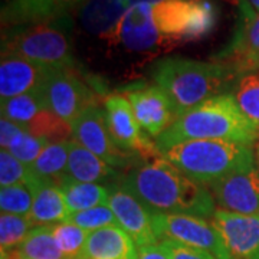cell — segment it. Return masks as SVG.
Returning <instances> with one entry per match:
<instances>
[{
  "instance_id": "cell-1",
  "label": "cell",
  "mask_w": 259,
  "mask_h": 259,
  "mask_svg": "<svg viewBox=\"0 0 259 259\" xmlns=\"http://www.w3.org/2000/svg\"><path fill=\"white\" fill-rule=\"evenodd\" d=\"M216 16L209 0L143 2L133 6L105 39L131 52L168 51L207 36Z\"/></svg>"
},
{
  "instance_id": "cell-2",
  "label": "cell",
  "mask_w": 259,
  "mask_h": 259,
  "mask_svg": "<svg viewBox=\"0 0 259 259\" xmlns=\"http://www.w3.org/2000/svg\"><path fill=\"white\" fill-rule=\"evenodd\" d=\"M122 189L137 197L151 213H182L212 219L210 190L185 176L161 154L146 160L121 180Z\"/></svg>"
},
{
  "instance_id": "cell-3",
  "label": "cell",
  "mask_w": 259,
  "mask_h": 259,
  "mask_svg": "<svg viewBox=\"0 0 259 259\" xmlns=\"http://www.w3.org/2000/svg\"><path fill=\"white\" fill-rule=\"evenodd\" d=\"M259 130L241 111L232 95H218L177 118L156 140L158 151L190 140H223L252 146Z\"/></svg>"
},
{
  "instance_id": "cell-4",
  "label": "cell",
  "mask_w": 259,
  "mask_h": 259,
  "mask_svg": "<svg viewBox=\"0 0 259 259\" xmlns=\"http://www.w3.org/2000/svg\"><path fill=\"white\" fill-rule=\"evenodd\" d=\"M151 74L156 85L170 97L177 118L202 102L222 95L236 81L235 72L226 65L182 56L160 59L153 65Z\"/></svg>"
},
{
  "instance_id": "cell-5",
  "label": "cell",
  "mask_w": 259,
  "mask_h": 259,
  "mask_svg": "<svg viewBox=\"0 0 259 259\" xmlns=\"http://www.w3.org/2000/svg\"><path fill=\"white\" fill-rule=\"evenodd\" d=\"M185 176L209 186L238 170L255 166L250 146L223 140H190L161 153Z\"/></svg>"
},
{
  "instance_id": "cell-6",
  "label": "cell",
  "mask_w": 259,
  "mask_h": 259,
  "mask_svg": "<svg viewBox=\"0 0 259 259\" xmlns=\"http://www.w3.org/2000/svg\"><path fill=\"white\" fill-rule=\"evenodd\" d=\"M2 56H16L48 68H75L68 33L56 22L8 29L2 36Z\"/></svg>"
},
{
  "instance_id": "cell-7",
  "label": "cell",
  "mask_w": 259,
  "mask_h": 259,
  "mask_svg": "<svg viewBox=\"0 0 259 259\" xmlns=\"http://www.w3.org/2000/svg\"><path fill=\"white\" fill-rule=\"evenodd\" d=\"M42 97L47 110L69 125L97 105L93 90L71 68H51Z\"/></svg>"
},
{
  "instance_id": "cell-8",
  "label": "cell",
  "mask_w": 259,
  "mask_h": 259,
  "mask_svg": "<svg viewBox=\"0 0 259 259\" xmlns=\"http://www.w3.org/2000/svg\"><path fill=\"white\" fill-rule=\"evenodd\" d=\"M153 228L158 241L171 239L207 250L216 259H229L212 222L203 218L182 213H153Z\"/></svg>"
},
{
  "instance_id": "cell-9",
  "label": "cell",
  "mask_w": 259,
  "mask_h": 259,
  "mask_svg": "<svg viewBox=\"0 0 259 259\" xmlns=\"http://www.w3.org/2000/svg\"><path fill=\"white\" fill-rule=\"evenodd\" d=\"M72 140L102 158L111 167L128 166L134 161L136 153L121 150L111 137L107 125L105 111L94 105L71 124Z\"/></svg>"
},
{
  "instance_id": "cell-10",
  "label": "cell",
  "mask_w": 259,
  "mask_h": 259,
  "mask_svg": "<svg viewBox=\"0 0 259 259\" xmlns=\"http://www.w3.org/2000/svg\"><path fill=\"white\" fill-rule=\"evenodd\" d=\"M105 120L111 133L114 143L124 151L136 153L143 156L144 160H150L160 156L156 144H153L147 136L143 134L139 121L134 115L131 104L125 97L110 95L104 101Z\"/></svg>"
},
{
  "instance_id": "cell-11",
  "label": "cell",
  "mask_w": 259,
  "mask_h": 259,
  "mask_svg": "<svg viewBox=\"0 0 259 259\" xmlns=\"http://www.w3.org/2000/svg\"><path fill=\"white\" fill-rule=\"evenodd\" d=\"M210 222L229 259H250L259 253V213L242 214L216 209Z\"/></svg>"
},
{
  "instance_id": "cell-12",
  "label": "cell",
  "mask_w": 259,
  "mask_h": 259,
  "mask_svg": "<svg viewBox=\"0 0 259 259\" xmlns=\"http://www.w3.org/2000/svg\"><path fill=\"white\" fill-rule=\"evenodd\" d=\"M216 203L223 210L242 214L259 213V168L233 171L209 185Z\"/></svg>"
},
{
  "instance_id": "cell-13",
  "label": "cell",
  "mask_w": 259,
  "mask_h": 259,
  "mask_svg": "<svg viewBox=\"0 0 259 259\" xmlns=\"http://www.w3.org/2000/svg\"><path fill=\"white\" fill-rule=\"evenodd\" d=\"M125 98L131 104L141 130L150 137L158 139L177 120L170 97L157 85L130 88Z\"/></svg>"
},
{
  "instance_id": "cell-14",
  "label": "cell",
  "mask_w": 259,
  "mask_h": 259,
  "mask_svg": "<svg viewBox=\"0 0 259 259\" xmlns=\"http://www.w3.org/2000/svg\"><path fill=\"white\" fill-rule=\"evenodd\" d=\"M242 19L228 47L213 56V62L229 66L236 78L259 68V13L242 3Z\"/></svg>"
},
{
  "instance_id": "cell-15",
  "label": "cell",
  "mask_w": 259,
  "mask_h": 259,
  "mask_svg": "<svg viewBox=\"0 0 259 259\" xmlns=\"http://www.w3.org/2000/svg\"><path fill=\"white\" fill-rule=\"evenodd\" d=\"M88 0H6L2 5L3 28H18L36 23L58 22Z\"/></svg>"
},
{
  "instance_id": "cell-16",
  "label": "cell",
  "mask_w": 259,
  "mask_h": 259,
  "mask_svg": "<svg viewBox=\"0 0 259 259\" xmlns=\"http://www.w3.org/2000/svg\"><path fill=\"white\" fill-rule=\"evenodd\" d=\"M108 206L117 219V225L133 238L139 249L157 245L158 239L153 228V213L137 197L122 187L112 189Z\"/></svg>"
},
{
  "instance_id": "cell-17",
  "label": "cell",
  "mask_w": 259,
  "mask_h": 259,
  "mask_svg": "<svg viewBox=\"0 0 259 259\" xmlns=\"http://www.w3.org/2000/svg\"><path fill=\"white\" fill-rule=\"evenodd\" d=\"M51 68L16 56H2L0 97L9 100L18 95L42 93Z\"/></svg>"
},
{
  "instance_id": "cell-18",
  "label": "cell",
  "mask_w": 259,
  "mask_h": 259,
  "mask_svg": "<svg viewBox=\"0 0 259 259\" xmlns=\"http://www.w3.org/2000/svg\"><path fill=\"white\" fill-rule=\"evenodd\" d=\"M76 259H139V246L118 225L90 232Z\"/></svg>"
},
{
  "instance_id": "cell-19",
  "label": "cell",
  "mask_w": 259,
  "mask_h": 259,
  "mask_svg": "<svg viewBox=\"0 0 259 259\" xmlns=\"http://www.w3.org/2000/svg\"><path fill=\"white\" fill-rule=\"evenodd\" d=\"M29 183L33 190V204L29 214L33 225H58L69 219L71 210L54 180L30 177Z\"/></svg>"
},
{
  "instance_id": "cell-20",
  "label": "cell",
  "mask_w": 259,
  "mask_h": 259,
  "mask_svg": "<svg viewBox=\"0 0 259 259\" xmlns=\"http://www.w3.org/2000/svg\"><path fill=\"white\" fill-rule=\"evenodd\" d=\"M153 0H88L79 12L82 26L94 35L105 37L133 6Z\"/></svg>"
},
{
  "instance_id": "cell-21",
  "label": "cell",
  "mask_w": 259,
  "mask_h": 259,
  "mask_svg": "<svg viewBox=\"0 0 259 259\" xmlns=\"http://www.w3.org/2000/svg\"><path fill=\"white\" fill-rule=\"evenodd\" d=\"M114 175V167L107 164L102 158L82 147L75 140H69V157L65 177L82 183H98Z\"/></svg>"
},
{
  "instance_id": "cell-22",
  "label": "cell",
  "mask_w": 259,
  "mask_h": 259,
  "mask_svg": "<svg viewBox=\"0 0 259 259\" xmlns=\"http://www.w3.org/2000/svg\"><path fill=\"white\" fill-rule=\"evenodd\" d=\"M2 259H66L54 236V225L32 228L15 252H2Z\"/></svg>"
},
{
  "instance_id": "cell-23",
  "label": "cell",
  "mask_w": 259,
  "mask_h": 259,
  "mask_svg": "<svg viewBox=\"0 0 259 259\" xmlns=\"http://www.w3.org/2000/svg\"><path fill=\"white\" fill-rule=\"evenodd\" d=\"M55 183L62 190L71 213L108 204L110 192L100 183L75 182L65 176L56 179Z\"/></svg>"
},
{
  "instance_id": "cell-24",
  "label": "cell",
  "mask_w": 259,
  "mask_h": 259,
  "mask_svg": "<svg viewBox=\"0 0 259 259\" xmlns=\"http://www.w3.org/2000/svg\"><path fill=\"white\" fill-rule=\"evenodd\" d=\"M69 157V141H56L51 143L40 156L32 163L29 168L30 177L54 180L62 177L66 171Z\"/></svg>"
},
{
  "instance_id": "cell-25",
  "label": "cell",
  "mask_w": 259,
  "mask_h": 259,
  "mask_svg": "<svg viewBox=\"0 0 259 259\" xmlns=\"http://www.w3.org/2000/svg\"><path fill=\"white\" fill-rule=\"evenodd\" d=\"M44 110H47V107L42 93L23 94L9 100H2V117L23 130Z\"/></svg>"
},
{
  "instance_id": "cell-26",
  "label": "cell",
  "mask_w": 259,
  "mask_h": 259,
  "mask_svg": "<svg viewBox=\"0 0 259 259\" xmlns=\"http://www.w3.org/2000/svg\"><path fill=\"white\" fill-rule=\"evenodd\" d=\"M233 98L245 117L259 130V68L236 78Z\"/></svg>"
},
{
  "instance_id": "cell-27",
  "label": "cell",
  "mask_w": 259,
  "mask_h": 259,
  "mask_svg": "<svg viewBox=\"0 0 259 259\" xmlns=\"http://www.w3.org/2000/svg\"><path fill=\"white\" fill-rule=\"evenodd\" d=\"M33 223L29 216L2 213L0 216V246L2 252L18 249L32 229Z\"/></svg>"
},
{
  "instance_id": "cell-28",
  "label": "cell",
  "mask_w": 259,
  "mask_h": 259,
  "mask_svg": "<svg viewBox=\"0 0 259 259\" xmlns=\"http://www.w3.org/2000/svg\"><path fill=\"white\" fill-rule=\"evenodd\" d=\"M25 130L36 136L49 140L51 143L56 141H66V139L72 134V128L66 121L56 117L54 112L44 110L32 122H29Z\"/></svg>"
},
{
  "instance_id": "cell-29",
  "label": "cell",
  "mask_w": 259,
  "mask_h": 259,
  "mask_svg": "<svg viewBox=\"0 0 259 259\" xmlns=\"http://www.w3.org/2000/svg\"><path fill=\"white\" fill-rule=\"evenodd\" d=\"M33 204V190L30 183L2 187L0 190V209L2 213L29 216Z\"/></svg>"
},
{
  "instance_id": "cell-30",
  "label": "cell",
  "mask_w": 259,
  "mask_h": 259,
  "mask_svg": "<svg viewBox=\"0 0 259 259\" xmlns=\"http://www.w3.org/2000/svg\"><path fill=\"white\" fill-rule=\"evenodd\" d=\"M54 236L61 252L66 259H76L87 243L90 232L71 222H62L54 225Z\"/></svg>"
},
{
  "instance_id": "cell-31",
  "label": "cell",
  "mask_w": 259,
  "mask_h": 259,
  "mask_svg": "<svg viewBox=\"0 0 259 259\" xmlns=\"http://www.w3.org/2000/svg\"><path fill=\"white\" fill-rule=\"evenodd\" d=\"M51 144V141L44 137H36L33 134L28 133L26 130H22L16 139L13 140L9 144V147L6 148L12 156L18 158L19 161H22L25 166H30L32 163H35L40 153Z\"/></svg>"
},
{
  "instance_id": "cell-32",
  "label": "cell",
  "mask_w": 259,
  "mask_h": 259,
  "mask_svg": "<svg viewBox=\"0 0 259 259\" xmlns=\"http://www.w3.org/2000/svg\"><path fill=\"white\" fill-rule=\"evenodd\" d=\"M66 222L74 223L76 226L82 228L83 231L94 232L111 225H117V219L112 213L111 207L108 204H104L93 209H87L82 212L71 213Z\"/></svg>"
},
{
  "instance_id": "cell-33",
  "label": "cell",
  "mask_w": 259,
  "mask_h": 259,
  "mask_svg": "<svg viewBox=\"0 0 259 259\" xmlns=\"http://www.w3.org/2000/svg\"><path fill=\"white\" fill-rule=\"evenodd\" d=\"M30 175H29L28 166H25L22 161H19L15 156H12L8 150L0 151V186L19 185V183H29Z\"/></svg>"
},
{
  "instance_id": "cell-34",
  "label": "cell",
  "mask_w": 259,
  "mask_h": 259,
  "mask_svg": "<svg viewBox=\"0 0 259 259\" xmlns=\"http://www.w3.org/2000/svg\"><path fill=\"white\" fill-rule=\"evenodd\" d=\"M158 246L166 252V255L170 259H216L207 250L187 246V245L171 241V239L158 241Z\"/></svg>"
},
{
  "instance_id": "cell-35",
  "label": "cell",
  "mask_w": 259,
  "mask_h": 259,
  "mask_svg": "<svg viewBox=\"0 0 259 259\" xmlns=\"http://www.w3.org/2000/svg\"><path fill=\"white\" fill-rule=\"evenodd\" d=\"M22 130L23 128L20 125L2 117V120H0V144H2V150H6L9 147L10 143L18 137Z\"/></svg>"
},
{
  "instance_id": "cell-36",
  "label": "cell",
  "mask_w": 259,
  "mask_h": 259,
  "mask_svg": "<svg viewBox=\"0 0 259 259\" xmlns=\"http://www.w3.org/2000/svg\"><path fill=\"white\" fill-rule=\"evenodd\" d=\"M139 259H170L166 255V252L157 245L144 246L139 249Z\"/></svg>"
},
{
  "instance_id": "cell-37",
  "label": "cell",
  "mask_w": 259,
  "mask_h": 259,
  "mask_svg": "<svg viewBox=\"0 0 259 259\" xmlns=\"http://www.w3.org/2000/svg\"><path fill=\"white\" fill-rule=\"evenodd\" d=\"M243 5L253 13H259V0H243Z\"/></svg>"
},
{
  "instance_id": "cell-38",
  "label": "cell",
  "mask_w": 259,
  "mask_h": 259,
  "mask_svg": "<svg viewBox=\"0 0 259 259\" xmlns=\"http://www.w3.org/2000/svg\"><path fill=\"white\" fill-rule=\"evenodd\" d=\"M256 151H258V160H259V139H258V144H256Z\"/></svg>"
},
{
  "instance_id": "cell-39",
  "label": "cell",
  "mask_w": 259,
  "mask_h": 259,
  "mask_svg": "<svg viewBox=\"0 0 259 259\" xmlns=\"http://www.w3.org/2000/svg\"><path fill=\"white\" fill-rule=\"evenodd\" d=\"M250 259H259V253H256V255H255L253 258H250Z\"/></svg>"
}]
</instances>
